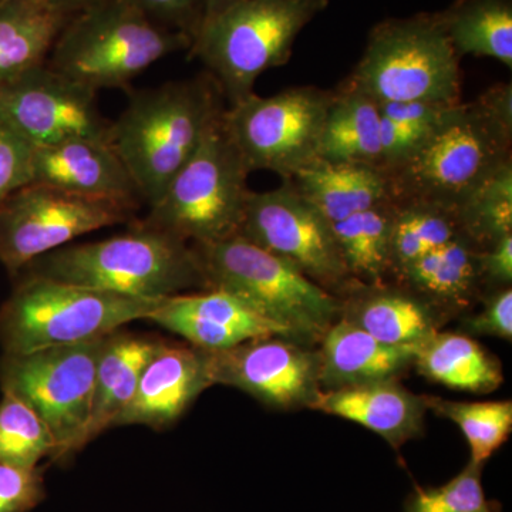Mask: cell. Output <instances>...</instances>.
<instances>
[{
	"mask_svg": "<svg viewBox=\"0 0 512 512\" xmlns=\"http://www.w3.org/2000/svg\"><path fill=\"white\" fill-rule=\"evenodd\" d=\"M511 143V84H498L456 104L412 156L387 173L392 202H426L456 214L471 191L511 160Z\"/></svg>",
	"mask_w": 512,
	"mask_h": 512,
	"instance_id": "6da1fadb",
	"label": "cell"
},
{
	"mask_svg": "<svg viewBox=\"0 0 512 512\" xmlns=\"http://www.w3.org/2000/svg\"><path fill=\"white\" fill-rule=\"evenodd\" d=\"M220 93L212 77L168 82L133 94L119 119L111 121V146L150 207L224 111Z\"/></svg>",
	"mask_w": 512,
	"mask_h": 512,
	"instance_id": "7a4b0ae2",
	"label": "cell"
},
{
	"mask_svg": "<svg viewBox=\"0 0 512 512\" xmlns=\"http://www.w3.org/2000/svg\"><path fill=\"white\" fill-rule=\"evenodd\" d=\"M26 268L63 284L133 298L165 299L207 288L195 249L141 221L116 237L56 249Z\"/></svg>",
	"mask_w": 512,
	"mask_h": 512,
	"instance_id": "3957f363",
	"label": "cell"
},
{
	"mask_svg": "<svg viewBox=\"0 0 512 512\" xmlns=\"http://www.w3.org/2000/svg\"><path fill=\"white\" fill-rule=\"evenodd\" d=\"M192 39L161 25L130 0H106L73 16L57 37L47 66L93 92L124 89Z\"/></svg>",
	"mask_w": 512,
	"mask_h": 512,
	"instance_id": "277c9868",
	"label": "cell"
},
{
	"mask_svg": "<svg viewBox=\"0 0 512 512\" xmlns=\"http://www.w3.org/2000/svg\"><path fill=\"white\" fill-rule=\"evenodd\" d=\"M192 248L208 289L238 296L295 342H320L340 316L342 301L333 293L291 262L239 235Z\"/></svg>",
	"mask_w": 512,
	"mask_h": 512,
	"instance_id": "5b68a950",
	"label": "cell"
},
{
	"mask_svg": "<svg viewBox=\"0 0 512 512\" xmlns=\"http://www.w3.org/2000/svg\"><path fill=\"white\" fill-rule=\"evenodd\" d=\"M326 6L328 0H234L202 22L190 56L234 106L254 94L262 73L289 62L296 39Z\"/></svg>",
	"mask_w": 512,
	"mask_h": 512,
	"instance_id": "8992f818",
	"label": "cell"
},
{
	"mask_svg": "<svg viewBox=\"0 0 512 512\" xmlns=\"http://www.w3.org/2000/svg\"><path fill=\"white\" fill-rule=\"evenodd\" d=\"M161 301L29 274L0 308V345L5 355H28L92 342L134 320L150 319Z\"/></svg>",
	"mask_w": 512,
	"mask_h": 512,
	"instance_id": "52a82bcc",
	"label": "cell"
},
{
	"mask_svg": "<svg viewBox=\"0 0 512 512\" xmlns=\"http://www.w3.org/2000/svg\"><path fill=\"white\" fill-rule=\"evenodd\" d=\"M222 114L212 120L200 146L141 222L194 245L238 234L251 192L247 183L251 171Z\"/></svg>",
	"mask_w": 512,
	"mask_h": 512,
	"instance_id": "ba28073f",
	"label": "cell"
},
{
	"mask_svg": "<svg viewBox=\"0 0 512 512\" xmlns=\"http://www.w3.org/2000/svg\"><path fill=\"white\" fill-rule=\"evenodd\" d=\"M460 57L439 13L384 20L370 32L350 86L379 104L461 103Z\"/></svg>",
	"mask_w": 512,
	"mask_h": 512,
	"instance_id": "9c48e42d",
	"label": "cell"
},
{
	"mask_svg": "<svg viewBox=\"0 0 512 512\" xmlns=\"http://www.w3.org/2000/svg\"><path fill=\"white\" fill-rule=\"evenodd\" d=\"M106 338L5 355L0 362L2 392L15 394L43 420L55 440V460L86 446L97 363Z\"/></svg>",
	"mask_w": 512,
	"mask_h": 512,
	"instance_id": "30bf717a",
	"label": "cell"
},
{
	"mask_svg": "<svg viewBox=\"0 0 512 512\" xmlns=\"http://www.w3.org/2000/svg\"><path fill=\"white\" fill-rule=\"evenodd\" d=\"M333 93L293 87L274 96L251 94L224 110L222 119L248 170L291 180L318 158L320 134Z\"/></svg>",
	"mask_w": 512,
	"mask_h": 512,
	"instance_id": "8fae6325",
	"label": "cell"
},
{
	"mask_svg": "<svg viewBox=\"0 0 512 512\" xmlns=\"http://www.w3.org/2000/svg\"><path fill=\"white\" fill-rule=\"evenodd\" d=\"M138 205L30 183L0 205V264L10 274L74 239L130 222Z\"/></svg>",
	"mask_w": 512,
	"mask_h": 512,
	"instance_id": "7c38bea8",
	"label": "cell"
},
{
	"mask_svg": "<svg viewBox=\"0 0 512 512\" xmlns=\"http://www.w3.org/2000/svg\"><path fill=\"white\" fill-rule=\"evenodd\" d=\"M239 237L281 256L330 293L357 284L340 258L332 224L289 180L248 195Z\"/></svg>",
	"mask_w": 512,
	"mask_h": 512,
	"instance_id": "4fadbf2b",
	"label": "cell"
},
{
	"mask_svg": "<svg viewBox=\"0 0 512 512\" xmlns=\"http://www.w3.org/2000/svg\"><path fill=\"white\" fill-rule=\"evenodd\" d=\"M0 121L33 148L74 138H107L111 121L101 114L97 93L47 64L0 84Z\"/></svg>",
	"mask_w": 512,
	"mask_h": 512,
	"instance_id": "5bb4252c",
	"label": "cell"
},
{
	"mask_svg": "<svg viewBox=\"0 0 512 512\" xmlns=\"http://www.w3.org/2000/svg\"><path fill=\"white\" fill-rule=\"evenodd\" d=\"M204 353L212 386L235 387L275 409H309L322 390L318 352L295 340L268 336Z\"/></svg>",
	"mask_w": 512,
	"mask_h": 512,
	"instance_id": "9a60e30c",
	"label": "cell"
},
{
	"mask_svg": "<svg viewBox=\"0 0 512 512\" xmlns=\"http://www.w3.org/2000/svg\"><path fill=\"white\" fill-rule=\"evenodd\" d=\"M148 320L201 350L234 348L247 340L268 336L289 339L281 326L222 289L165 298Z\"/></svg>",
	"mask_w": 512,
	"mask_h": 512,
	"instance_id": "2e32d148",
	"label": "cell"
},
{
	"mask_svg": "<svg viewBox=\"0 0 512 512\" xmlns=\"http://www.w3.org/2000/svg\"><path fill=\"white\" fill-rule=\"evenodd\" d=\"M32 183L133 205L141 198L130 171L107 138H74L35 148Z\"/></svg>",
	"mask_w": 512,
	"mask_h": 512,
	"instance_id": "e0dca14e",
	"label": "cell"
},
{
	"mask_svg": "<svg viewBox=\"0 0 512 512\" xmlns=\"http://www.w3.org/2000/svg\"><path fill=\"white\" fill-rule=\"evenodd\" d=\"M211 386L204 350L161 342L141 373L133 400L114 426L164 429Z\"/></svg>",
	"mask_w": 512,
	"mask_h": 512,
	"instance_id": "ac0fdd59",
	"label": "cell"
},
{
	"mask_svg": "<svg viewBox=\"0 0 512 512\" xmlns=\"http://www.w3.org/2000/svg\"><path fill=\"white\" fill-rule=\"evenodd\" d=\"M309 409L360 424L396 450L424 429L426 396L404 389L397 380L320 390Z\"/></svg>",
	"mask_w": 512,
	"mask_h": 512,
	"instance_id": "d6986e66",
	"label": "cell"
},
{
	"mask_svg": "<svg viewBox=\"0 0 512 512\" xmlns=\"http://www.w3.org/2000/svg\"><path fill=\"white\" fill-rule=\"evenodd\" d=\"M322 390L397 380L414 365L419 346H393L346 320L333 323L320 340Z\"/></svg>",
	"mask_w": 512,
	"mask_h": 512,
	"instance_id": "ffe728a7",
	"label": "cell"
},
{
	"mask_svg": "<svg viewBox=\"0 0 512 512\" xmlns=\"http://www.w3.org/2000/svg\"><path fill=\"white\" fill-rule=\"evenodd\" d=\"M339 318L386 345L420 346L439 332L441 312L409 289L357 282Z\"/></svg>",
	"mask_w": 512,
	"mask_h": 512,
	"instance_id": "44dd1931",
	"label": "cell"
},
{
	"mask_svg": "<svg viewBox=\"0 0 512 512\" xmlns=\"http://www.w3.org/2000/svg\"><path fill=\"white\" fill-rule=\"evenodd\" d=\"M289 181L330 224L392 202L389 177L375 165L316 158Z\"/></svg>",
	"mask_w": 512,
	"mask_h": 512,
	"instance_id": "7402d4cb",
	"label": "cell"
},
{
	"mask_svg": "<svg viewBox=\"0 0 512 512\" xmlns=\"http://www.w3.org/2000/svg\"><path fill=\"white\" fill-rule=\"evenodd\" d=\"M163 340L127 332L111 333L104 340L97 363L93 406L86 444L104 430L114 427L124 409L136 394L141 373Z\"/></svg>",
	"mask_w": 512,
	"mask_h": 512,
	"instance_id": "603a6c76",
	"label": "cell"
},
{
	"mask_svg": "<svg viewBox=\"0 0 512 512\" xmlns=\"http://www.w3.org/2000/svg\"><path fill=\"white\" fill-rule=\"evenodd\" d=\"M481 249L464 234L417 259L397 274L404 288L431 303L441 313L463 309L484 284Z\"/></svg>",
	"mask_w": 512,
	"mask_h": 512,
	"instance_id": "cb8c5ba5",
	"label": "cell"
},
{
	"mask_svg": "<svg viewBox=\"0 0 512 512\" xmlns=\"http://www.w3.org/2000/svg\"><path fill=\"white\" fill-rule=\"evenodd\" d=\"M70 19L42 0H0V84L46 64Z\"/></svg>",
	"mask_w": 512,
	"mask_h": 512,
	"instance_id": "d4e9b609",
	"label": "cell"
},
{
	"mask_svg": "<svg viewBox=\"0 0 512 512\" xmlns=\"http://www.w3.org/2000/svg\"><path fill=\"white\" fill-rule=\"evenodd\" d=\"M318 158L382 168L380 104L349 83L333 93L320 134Z\"/></svg>",
	"mask_w": 512,
	"mask_h": 512,
	"instance_id": "484cf974",
	"label": "cell"
},
{
	"mask_svg": "<svg viewBox=\"0 0 512 512\" xmlns=\"http://www.w3.org/2000/svg\"><path fill=\"white\" fill-rule=\"evenodd\" d=\"M413 366L431 382L458 392L491 393L504 382L500 360L458 333H434L417 348Z\"/></svg>",
	"mask_w": 512,
	"mask_h": 512,
	"instance_id": "4316f807",
	"label": "cell"
},
{
	"mask_svg": "<svg viewBox=\"0 0 512 512\" xmlns=\"http://www.w3.org/2000/svg\"><path fill=\"white\" fill-rule=\"evenodd\" d=\"M439 16L460 59L491 57L511 69V0H456Z\"/></svg>",
	"mask_w": 512,
	"mask_h": 512,
	"instance_id": "83f0119b",
	"label": "cell"
},
{
	"mask_svg": "<svg viewBox=\"0 0 512 512\" xmlns=\"http://www.w3.org/2000/svg\"><path fill=\"white\" fill-rule=\"evenodd\" d=\"M392 221L393 202H387L332 224L340 258L353 281L380 285L390 274Z\"/></svg>",
	"mask_w": 512,
	"mask_h": 512,
	"instance_id": "f1b7e54d",
	"label": "cell"
},
{
	"mask_svg": "<svg viewBox=\"0 0 512 512\" xmlns=\"http://www.w3.org/2000/svg\"><path fill=\"white\" fill-rule=\"evenodd\" d=\"M460 234L463 232L453 211L426 202H393L390 272L399 274Z\"/></svg>",
	"mask_w": 512,
	"mask_h": 512,
	"instance_id": "f546056e",
	"label": "cell"
},
{
	"mask_svg": "<svg viewBox=\"0 0 512 512\" xmlns=\"http://www.w3.org/2000/svg\"><path fill=\"white\" fill-rule=\"evenodd\" d=\"M456 215L461 232L480 249L512 234V160L471 191Z\"/></svg>",
	"mask_w": 512,
	"mask_h": 512,
	"instance_id": "4dcf8cb0",
	"label": "cell"
},
{
	"mask_svg": "<svg viewBox=\"0 0 512 512\" xmlns=\"http://www.w3.org/2000/svg\"><path fill=\"white\" fill-rule=\"evenodd\" d=\"M427 406L453 421L466 437L473 463L484 466L512 431V402H450L426 396Z\"/></svg>",
	"mask_w": 512,
	"mask_h": 512,
	"instance_id": "1f68e13d",
	"label": "cell"
},
{
	"mask_svg": "<svg viewBox=\"0 0 512 512\" xmlns=\"http://www.w3.org/2000/svg\"><path fill=\"white\" fill-rule=\"evenodd\" d=\"M0 402V463L37 468L45 457H53L55 440L35 410L16 397L2 392Z\"/></svg>",
	"mask_w": 512,
	"mask_h": 512,
	"instance_id": "d6a6232c",
	"label": "cell"
},
{
	"mask_svg": "<svg viewBox=\"0 0 512 512\" xmlns=\"http://www.w3.org/2000/svg\"><path fill=\"white\" fill-rule=\"evenodd\" d=\"M483 467L470 461L461 473L440 487L416 485L403 512H494L481 483Z\"/></svg>",
	"mask_w": 512,
	"mask_h": 512,
	"instance_id": "836d02e7",
	"label": "cell"
},
{
	"mask_svg": "<svg viewBox=\"0 0 512 512\" xmlns=\"http://www.w3.org/2000/svg\"><path fill=\"white\" fill-rule=\"evenodd\" d=\"M33 151L35 148L0 121V205L32 183Z\"/></svg>",
	"mask_w": 512,
	"mask_h": 512,
	"instance_id": "e575fe53",
	"label": "cell"
},
{
	"mask_svg": "<svg viewBox=\"0 0 512 512\" xmlns=\"http://www.w3.org/2000/svg\"><path fill=\"white\" fill-rule=\"evenodd\" d=\"M45 498L37 468L0 463V512H28Z\"/></svg>",
	"mask_w": 512,
	"mask_h": 512,
	"instance_id": "d590c367",
	"label": "cell"
},
{
	"mask_svg": "<svg viewBox=\"0 0 512 512\" xmlns=\"http://www.w3.org/2000/svg\"><path fill=\"white\" fill-rule=\"evenodd\" d=\"M147 16L194 40L205 16V0H130Z\"/></svg>",
	"mask_w": 512,
	"mask_h": 512,
	"instance_id": "8d00e7d4",
	"label": "cell"
},
{
	"mask_svg": "<svg viewBox=\"0 0 512 512\" xmlns=\"http://www.w3.org/2000/svg\"><path fill=\"white\" fill-rule=\"evenodd\" d=\"M467 329L476 335L497 336L511 342L512 339V291L511 286L498 288L490 296L483 312L467 322Z\"/></svg>",
	"mask_w": 512,
	"mask_h": 512,
	"instance_id": "74e56055",
	"label": "cell"
},
{
	"mask_svg": "<svg viewBox=\"0 0 512 512\" xmlns=\"http://www.w3.org/2000/svg\"><path fill=\"white\" fill-rule=\"evenodd\" d=\"M454 106L456 104L431 103V101L387 103L380 104V113L383 119L393 121L400 126L433 131Z\"/></svg>",
	"mask_w": 512,
	"mask_h": 512,
	"instance_id": "f35d334b",
	"label": "cell"
},
{
	"mask_svg": "<svg viewBox=\"0 0 512 512\" xmlns=\"http://www.w3.org/2000/svg\"><path fill=\"white\" fill-rule=\"evenodd\" d=\"M480 271L484 284L507 288L512 281V234L480 251Z\"/></svg>",
	"mask_w": 512,
	"mask_h": 512,
	"instance_id": "ab89813d",
	"label": "cell"
},
{
	"mask_svg": "<svg viewBox=\"0 0 512 512\" xmlns=\"http://www.w3.org/2000/svg\"><path fill=\"white\" fill-rule=\"evenodd\" d=\"M42 2L73 18V16L80 15L86 10L96 8L106 0H42Z\"/></svg>",
	"mask_w": 512,
	"mask_h": 512,
	"instance_id": "60d3db41",
	"label": "cell"
},
{
	"mask_svg": "<svg viewBox=\"0 0 512 512\" xmlns=\"http://www.w3.org/2000/svg\"><path fill=\"white\" fill-rule=\"evenodd\" d=\"M232 2H234V0H205L204 20L210 19L212 16L217 15V13H220L221 10L227 8L228 5H231Z\"/></svg>",
	"mask_w": 512,
	"mask_h": 512,
	"instance_id": "b9f144b4",
	"label": "cell"
}]
</instances>
